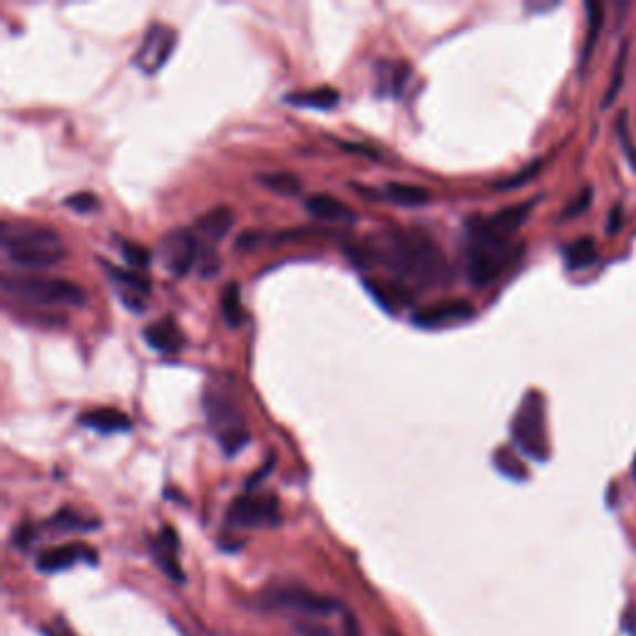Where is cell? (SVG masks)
I'll return each instance as SVG.
<instances>
[{"label": "cell", "mask_w": 636, "mask_h": 636, "mask_svg": "<svg viewBox=\"0 0 636 636\" xmlns=\"http://www.w3.org/2000/svg\"><path fill=\"white\" fill-rule=\"evenodd\" d=\"M368 259L383 264L400 281H418L420 286L448 284V259L440 246L423 229H388L373 237Z\"/></svg>", "instance_id": "1"}, {"label": "cell", "mask_w": 636, "mask_h": 636, "mask_svg": "<svg viewBox=\"0 0 636 636\" xmlns=\"http://www.w3.org/2000/svg\"><path fill=\"white\" fill-rule=\"evenodd\" d=\"M517 249L512 239L490 227L485 217H470L465 227V266L468 279L478 289L497 279L515 261Z\"/></svg>", "instance_id": "2"}, {"label": "cell", "mask_w": 636, "mask_h": 636, "mask_svg": "<svg viewBox=\"0 0 636 636\" xmlns=\"http://www.w3.org/2000/svg\"><path fill=\"white\" fill-rule=\"evenodd\" d=\"M6 259L20 269H48L65 259V244L53 229L30 222H6L0 232Z\"/></svg>", "instance_id": "3"}, {"label": "cell", "mask_w": 636, "mask_h": 636, "mask_svg": "<svg viewBox=\"0 0 636 636\" xmlns=\"http://www.w3.org/2000/svg\"><path fill=\"white\" fill-rule=\"evenodd\" d=\"M204 416H207L209 428L217 433L224 453L234 455L249 443V433H246L242 408L237 403V393H234L232 383H212L202 398Z\"/></svg>", "instance_id": "4"}, {"label": "cell", "mask_w": 636, "mask_h": 636, "mask_svg": "<svg viewBox=\"0 0 636 636\" xmlns=\"http://www.w3.org/2000/svg\"><path fill=\"white\" fill-rule=\"evenodd\" d=\"M3 291L10 299L38 306H82L88 301L80 284L55 276H6Z\"/></svg>", "instance_id": "5"}, {"label": "cell", "mask_w": 636, "mask_h": 636, "mask_svg": "<svg viewBox=\"0 0 636 636\" xmlns=\"http://www.w3.org/2000/svg\"><path fill=\"white\" fill-rule=\"evenodd\" d=\"M512 440L520 448L522 455H527L537 463H545L550 458V440H547V408L545 396L540 391H527L512 418Z\"/></svg>", "instance_id": "6"}, {"label": "cell", "mask_w": 636, "mask_h": 636, "mask_svg": "<svg viewBox=\"0 0 636 636\" xmlns=\"http://www.w3.org/2000/svg\"><path fill=\"white\" fill-rule=\"evenodd\" d=\"M264 604L269 609H281V612H294L304 614V617H328V614H336L341 609V604L331 597H324V594H316L306 587H271L264 594Z\"/></svg>", "instance_id": "7"}, {"label": "cell", "mask_w": 636, "mask_h": 636, "mask_svg": "<svg viewBox=\"0 0 636 636\" xmlns=\"http://www.w3.org/2000/svg\"><path fill=\"white\" fill-rule=\"evenodd\" d=\"M227 522L232 527H276L281 522L279 500L271 492L266 495H242L229 505Z\"/></svg>", "instance_id": "8"}, {"label": "cell", "mask_w": 636, "mask_h": 636, "mask_svg": "<svg viewBox=\"0 0 636 636\" xmlns=\"http://www.w3.org/2000/svg\"><path fill=\"white\" fill-rule=\"evenodd\" d=\"M160 261L172 276H187L199 259V242L192 229H170L160 239Z\"/></svg>", "instance_id": "9"}, {"label": "cell", "mask_w": 636, "mask_h": 636, "mask_svg": "<svg viewBox=\"0 0 636 636\" xmlns=\"http://www.w3.org/2000/svg\"><path fill=\"white\" fill-rule=\"evenodd\" d=\"M174 48H177V30L164 23H155L150 25L132 60H135V68H140L145 75H157L167 65Z\"/></svg>", "instance_id": "10"}, {"label": "cell", "mask_w": 636, "mask_h": 636, "mask_svg": "<svg viewBox=\"0 0 636 636\" xmlns=\"http://www.w3.org/2000/svg\"><path fill=\"white\" fill-rule=\"evenodd\" d=\"M102 269H105L110 284L117 289L120 301L127 306L130 311H145L147 306V294H150V281L145 276H140L135 271H127V269H120V266H112L110 261H100Z\"/></svg>", "instance_id": "11"}, {"label": "cell", "mask_w": 636, "mask_h": 636, "mask_svg": "<svg viewBox=\"0 0 636 636\" xmlns=\"http://www.w3.org/2000/svg\"><path fill=\"white\" fill-rule=\"evenodd\" d=\"M78 562L95 564L98 557H95V552H92L88 545H82V542H70V545H60V547H50L45 552H40L38 570L48 572V574L65 572Z\"/></svg>", "instance_id": "12"}, {"label": "cell", "mask_w": 636, "mask_h": 636, "mask_svg": "<svg viewBox=\"0 0 636 636\" xmlns=\"http://www.w3.org/2000/svg\"><path fill=\"white\" fill-rule=\"evenodd\" d=\"M473 314L475 309L468 301H438L425 306V309H418L413 314V324L420 328H440L448 324L468 321Z\"/></svg>", "instance_id": "13"}, {"label": "cell", "mask_w": 636, "mask_h": 636, "mask_svg": "<svg viewBox=\"0 0 636 636\" xmlns=\"http://www.w3.org/2000/svg\"><path fill=\"white\" fill-rule=\"evenodd\" d=\"M234 227V212L229 207H214L207 214L194 222V237H197L199 246L214 249V244H219L227 237L229 229Z\"/></svg>", "instance_id": "14"}, {"label": "cell", "mask_w": 636, "mask_h": 636, "mask_svg": "<svg viewBox=\"0 0 636 636\" xmlns=\"http://www.w3.org/2000/svg\"><path fill=\"white\" fill-rule=\"evenodd\" d=\"M366 289L386 311H403L413 301V291L400 279H366Z\"/></svg>", "instance_id": "15"}, {"label": "cell", "mask_w": 636, "mask_h": 636, "mask_svg": "<svg viewBox=\"0 0 636 636\" xmlns=\"http://www.w3.org/2000/svg\"><path fill=\"white\" fill-rule=\"evenodd\" d=\"M179 540L174 535L172 527H162L157 540L152 542V557H155L157 567L167 574L172 582H184V572L177 562Z\"/></svg>", "instance_id": "16"}, {"label": "cell", "mask_w": 636, "mask_h": 636, "mask_svg": "<svg viewBox=\"0 0 636 636\" xmlns=\"http://www.w3.org/2000/svg\"><path fill=\"white\" fill-rule=\"evenodd\" d=\"M304 207L318 222H336V224L356 222V212L348 207L346 202L331 197V194H311V197H306Z\"/></svg>", "instance_id": "17"}, {"label": "cell", "mask_w": 636, "mask_h": 636, "mask_svg": "<svg viewBox=\"0 0 636 636\" xmlns=\"http://www.w3.org/2000/svg\"><path fill=\"white\" fill-rule=\"evenodd\" d=\"M142 338L145 343L162 356H174L182 348V334L172 318H160V321L142 328Z\"/></svg>", "instance_id": "18"}, {"label": "cell", "mask_w": 636, "mask_h": 636, "mask_svg": "<svg viewBox=\"0 0 636 636\" xmlns=\"http://www.w3.org/2000/svg\"><path fill=\"white\" fill-rule=\"evenodd\" d=\"M78 423L85 425L90 430H95L100 435H112V433H127L132 428L130 418L115 408H95L88 410V413L78 416Z\"/></svg>", "instance_id": "19"}, {"label": "cell", "mask_w": 636, "mask_h": 636, "mask_svg": "<svg viewBox=\"0 0 636 636\" xmlns=\"http://www.w3.org/2000/svg\"><path fill=\"white\" fill-rule=\"evenodd\" d=\"M410 68L406 63H393V60H381L376 65V95L378 98H398L406 88Z\"/></svg>", "instance_id": "20"}, {"label": "cell", "mask_w": 636, "mask_h": 636, "mask_svg": "<svg viewBox=\"0 0 636 636\" xmlns=\"http://www.w3.org/2000/svg\"><path fill=\"white\" fill-rule=\"evenodd\" d=\"M535 204H537V199H530V202L512 204V207H505V209L495 212V214H492V217H488L490 227L497 229L500 234H505V237H512V234H515L522 227V224L527 222L530 212L535 209Z\"/></svg>", "instance_id": "21"}, {"label": "cell", "mask_w": 636, "mask_h": 636, "mask_svg": "<svg viewBox=\"0 0 636 636\" xmlns=\"http://www.w3.org/2000/svg\"><path fill=\"white\" fill-rule=\"evenodd\" d=\"M289 105L296 107H309V110H334L341 102V92L334 88H314L301 92H289L284 98Z\"/></svg>", "instance_id": "22"}, {"label": "cell", "mask_w": 636, "mask_h": 636, "mask_svg": "<svg viewBox=\"0 0 636 636\" xmlns=\"http://www.w3.org/2000/svg\"><path fill=\"white\" fill-rule=\"evenodd\" d=\"M602 28H604V8L599 3H587V35H584V45L579 53V73H584L594 48H597Z\"/></svg>", "instance_id": "23"}, {"label": "cell", "mask_w": 636, "mask_h": 636, "mask_svg": "<svg viewBox=\"0 0 636 636\" xmlns=\"http://www.w3.org/2000/svg\"><path fill=\"white\" fill-rule=\"evenodd\" d=\"M383 192L388 199L400 204V207H420V204L430 202V192L425 187H418V184L388 182Z\"/></svg>", "instance_id": "24"}, {"label": "cell", "mask_w": 636, "mask_h": 636, "mask_svg": "<svg viewBox=\"0 0 636 636\" xmlns=\"http://www.w3.org/2000/svg\"><path fill=\"white\" fill-rule=\"evenodd\" d=\"M594 261H597V244H594L592 237H582L564 249V264H567V269L572 271L587 269Z\"/></svg>", "instance_id": "25"}, {"label": "cell", "mask_w": 636, "mask_h": 636, "mask_svg": "<svg viewBox=\"0 0 636 636\" xmlns=\"http://www.w3.org/2000/svg\"><path fill=\"white\" fill-rule=\"evenodd\" d=\"M256 179H259L266 189L281 194V197H299V192L304 189L301 179L291 172H266L259 174Z\"/></svg>", "instance_id": "26"}, {"label": "cell", "mask_w": 636, "mask_h": 636, "mask_svg": "<svg viewBox=\"0 0 636 636\" xmlns=\"http://www.w3.org/2000/svg\"><path fill=\"white\" fill-rule=\"evenodd\" d=\"M222 316L229 328H239L244 324L242 289L237 284H227L222 291Z\"/></svg>", "instance_id": "27"}, {"label": "cell", "mask_w": 636, "mask_h": 636, "mask_svg": "<svg viewBox=\"0 0 636 636\" xmlns=\"http://www.w3.org/2000/svg\"><path fill=\"white\" fill-rule=\"evenodd\" d=\"M50 527L60 530V532H88V530L98 527V520H88V517H82L80 512L65 507L50 517Z\"/></svg>", "instance_id": "28"}, {"label": "cell", "mask_w": 636, "mask_h": 636, "mask_svg": "<svg viewBox=\"0 0 636 636\" xmlns=\"http://www.w3.org/2000/svg\"><path fill=\"white\" fill-rule=\"evenodd\" d=\"M492 463H495V468L500 470V473L505 475V478H510V480H525L527 478L525 465H522L520 460L512 455L507 448L495 450V460H492Z\"/></svg>", "instance_id": "29"}, {"label": "cell", "mask_w": 636, "mask_h": 636, "mask_svg": "<svg viewBox=\"0 0 636 636\" xmlns=\"http://www.w3.org/2000/svg\"><path fill=\"white\" fill-rule=\"evenodd\" d=\"M627 53H629V43H622L619 55H617V63H614V73H612L609 90L604 92V107L612 105L614 98H617V92L622 90V82H624V65H627Z\"/></svg>", "instance_id": "30"}, {"label": "cell", "mask_w": 636, "mask_h": 636, "mask_svg": "<svg viewBox=\"0 0 636 636\" xmlns=\"http://www.w3.org/2000/svg\"><path fill=\"white\" fill-rule=\"evenodd\" d=\"M120 252H122V259H125L130 266H135V269H145V266H150L152 254L147 246L135 244V242H120Z\"/></svg>", "instance_id": "31"}, {"label": "cell", "mask_w": 636, "mask_h": 636, "mask_svg": "<svg viewBox=\"0 0 636 636\" xmlns=\"http://www.w3.org/2000/svg\"><path fill=\"white\" fill-rule=\"evenodd\" d=\"M65 207H70L73 212H80V214H90L100 207V199L92 192L70 194V197L65 199Z\"/></svg>", "instance_id": "32"}, {"label": "cell", "mask_w": 636, "mask_h": 636, "mask_svg": "<svg viewBox=\"0 0 636 636\" xmlns=\"http://www.w3.org/2000/svg\"><path fill=\"white\" fill-rule=\"evenodd\" d=\"M537 172H540V162L530 164V167H525L520 174H512V177H507V179L495 182V189H515V187H520V184L530 182V177H535Z\"/></svg>", "instance_id": "33"}, {"label": "cell", "mask_w": 636, "mask_h": 636, "mask_svg": "<svg viewBox=\"0 0 636 636\" xmlns=\"http://www.w3.org/2000/svg\"><path fill=\"white\" fill-rule=\"evenodd\" d=\"M589 202H592V189H584L579 197H577V202L572 204V207H567L562 212V219H572V217H577V214H582L584 209L589 207Z\"/></svg>", "instance_id": "34"}, {"label": "cell", "mask_w": 636, "mask_h": 636, "mask_svg": "<svg viewBox=\"0 0 636 636\" xmlns=\"http://www.w3.org/2000/svg\"><path fill=\"white\" fill-rule=\"evenodd\" d=\"M341 147H343L346 152H356V155H368V157H373V160H378V155H381V152H376V150H371V147L348 145V142H341Z\"/></svg>", "instance_id": "35"}, {"label": "cell", "mask_w": 636, "mask_h": 636, "mask_svg": "<svg viewBox=\"0 0 636 636\" xmlns=\"http://www.w3.org/2000/svg\"><path fill=\"white\" fill-rule=\"evenodd\" d=\"M256 242H259V234H256V232H244L234 246H237V252H239V249H249V246L256 244Z\"/></svg>", "instance_id": "36"}, {"label": "cell", "mask_w": 636, "mask_h": 636, "mask_svg": "<svg viewBox=\"0 0 636 636\" xmlns=\"http://www.w3.org/2000/svg\"><path fill=\"white\" fill-rule=\"evenodd\" d=\"M343 636H361V629H358V624L348 617L346 614V629H343Z\"/></svg>", "instance_id": "37"}, {"label": "cell", "mask_w": 636, "mask_h": 636, "mask_svg": "<svg viewBox=\"0 0 636 636\" xmlns=\"http://www.w3.org/2000/svg\"><path fill=\"white\" fill-rule=\"evenodd\" d=\"M619 227V207L612 209V217H609V229L607 232H617Z\"/></svg>", "instance_id": "38"}, {"label": "cell", "mask_w": 636, "mask_h": 636, "mask_svg": "<svg viewBox=\"0 0 636 636\" xmlns=\"http://www.w3.org/2000/svg\"><path fill=\"white\" fill-rule=\"evenodd\" d=\"M306 636H334V634L328 632V629H324V627H314V629H309V634H306Z\"/></svg>", "instance_id": "39"}, {"label": "cell", "mask_w": 636, "mask_h": 636, "mask_svg": "<svg viewBox=\"0 0 636 636\" xmlns=\"http://www.w3.org/2000/svg\"><path fill=\"white\" fill-rule=\"evenodd\" d=\"M632 478H634V482H636V455H634V463H632Z\"/></svg>", "instance_id": "40"}]
</instances>
